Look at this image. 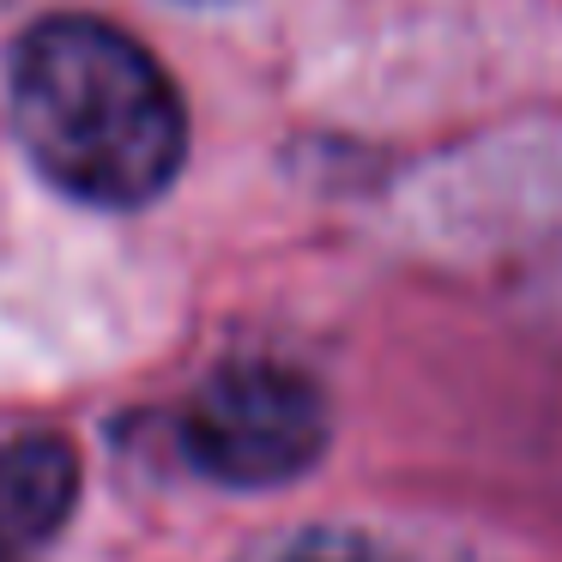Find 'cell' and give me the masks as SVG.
Returning a JSON list of instances; mask_svg holds the SVG:
<instances>
[{"label": "cell", "mask_w": 562, "mask_h": 562, "mask_svg": "<svg viewBox=\"0 0 562 562\" xmlns=\"http://www.w3.org/2000/svg\"><path fill=\"white\" fill-rule=\"evenodd\" d=\"M13 127L43 176L86 206H146L188 158V110L146 43L55 13L13 49Z\"/></svg>", "instance_id": "obj_1"}, {"label": "cell", "mask_w": 562, "mask_h": 562, "mask_svg": "<svg viewBox=\"0 0 562 562\" xmlns=\"http://www.w3.org/2000/svg\"><path fill=\"white\" fill-rule=\"evenodd\" d=\"M182 448L218 484H291L327 448V405L303 369L272 363V357H243V363H224L188 400Z\"/></svg>", "instance_id": "obj_2"}, {"label": "cell", "mask_w": 562, "mask_h": 562, "mask_svg": "<svg viewBox=\"0 0 562 562\" xmlns=\"http://www.w3.org/2000/svg\"><path fill=\"white\" fill-rule=\"evenodd\" d=\"M79 460L61 436H25L0 448V550L25 557L31 544L55 538V526L74 514Z\"/></svg>", "instance_id": "obj_3"}, {"label": "cell", "mask_w": 562, "mask_h": 562, "mask_svg": "<svg viewBox=\"0 0 562 562\" xmlns=\"http://www.w3.org/2000/svg\"><path fill=\"white\" fill-rule=\"evenodd\" d=\"M279 562H393V557L357 532H303L279 550Z\"/></svg>", "instance_id": "obj_4"}, {"label": "cell", "mask_w": 562, "mask_h": 562, "mask_svg": "<svg viewBox=\"0 0 562 562\" xmlns=\"http://www.w3.org/2000/svg\"><path fill=\"white\" fill-rule=\"evenodd\" d=\"M0 562H13V557H7V550H0Z\"/></svg>", "instance_id": "obj_5"}]
</instances>
